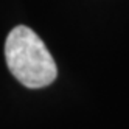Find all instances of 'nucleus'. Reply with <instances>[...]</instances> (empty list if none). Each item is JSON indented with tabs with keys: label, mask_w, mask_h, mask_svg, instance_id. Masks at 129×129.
Here are the masks:
<instances>
[{
	"label": "nucleus",
	"mask_w": 129,
	"mask_h": 129,
	"mask_svg": "<svg viewBox=\"0 0 129 129\" xmlns=\"http://www.w3.org/2000/svg\"><path fill=\"white\" fill-rule=\"evenodd\" d=\"M6 66L14 78L28 89L50 86L56 79L58 69L48 48L31 28L17 25L5 42Z\"/></svg>",
	"instance_id": "f257e3e1"
}]
</instances>
